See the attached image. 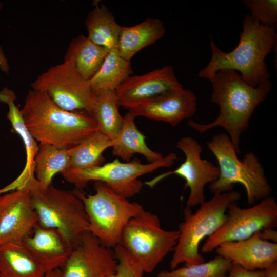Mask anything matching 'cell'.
<instances>
[{
    "label": "cell",
    "instance_id": "1",
    "mask_svg": "<svg viewBox=\"0 0 277 277\" xmlns=\"http://www.w3.org/2000/svg\"><path fill=\"white\" fill-rule=\"evenodd\" d=\"M209 80L212 86L211 101L219 106L220 113L210 123L201 124L190 120L188 124L200 133L214 127L224 128L239 155L241 135L247 129L256 107L270 92L271 83L268 81L253 87L231 69L219 70Z\"/></svg>",
    "mask_w": 277,
    "mask_h": 277
},
{
    "label": "cell",
    "instance_id": "2",
    "mask_svg": "<svg viewBox=\"0 0 277 277\" xmlns=\"http://www.w3.org/2000/svg\"><path fill=\"white\" fill-rule=\"evenodd\" d=\"M242 25L239 42L230 52L221 50L211 39V57L200 71V77L209 80L219 70L231 69L239 72L244 81L253 87L269 81L270 73L265 59L276 44V28L260 24L249 13Z\"/></svg>",
    "mask_w": 277,
    "mask_h": 277
},
{
    "label": "cell",
    "instance_id": "3",
    "mask_svg": "<svg viewBox=\"0 0 277 277\" xmlns=\"http://www.w3.org/2000/svg\"><path fill=\"white\" fill-rule=\"evenodd\" d=\"M21 111L29 131L41 144L68 149L98 130L92 116L65 110L45 93L32 89Z\"/></svg>",
    "mask_w": 277,
    "mask_h": 277
},
{
    "label": "cell",
    "instance_id": "4",
    "mask_svg": "<svg viewBox=\"0 0 277 277\" xmlns=\"http://www.w3.org/2000/svg\"><path fill=\"white\" fill-rule=\"evenodd\" d=\"M206 145L215 156L219 169L217 179L209 186L212 193L231 191L234 184H240L245 189L249 205L270 196L271 187L262 165L253 152L247 153L240 159L225 133L215 135Z\"/></svg>",
    "mask_w": 277,
    "mask_h": 277
},
{
    "label": "cell",
    "instance_id": "5",
    "mask_svg": "<svg viewBox=\"0 0 277 277\" xmlns=\"http://www.w3.org/2000/svg\"><path fill=\"white\" fill-rule=\"evenodd\" d=\"M240 198L241 194L236 191L215 193L195 212L190 207L185 208L184 221L179 225V238L170 263L171 269L181 263L190 266L205 262L199 252L201 242L222 226L227 219L228 207Z\"/></svg>",
    "mask_w": 277,
    "mask_h": 277
},
{
    "label": "cell",
    "instance_id": "6",
    "mask_svg": "<svg viewBox=\"0 0 277 277\" xmlns=\"http://www.w3.org/2000/svg\"><path fill=\"white\" fill-rule=\"evenodd\" d=\"M95 193L86 194L76 189L74 193L83 202L89 232L105 246L113 249L120 244L122 231L129 221L144 210L105 184L94 182Z\"/></svg>",
    "mask_w": 277,
    "mask_h": 277
},
{
    "label": "cell",
    "instance_id": "7",
    "mask_svg": "<svg viewBox=\"0 0 277 277\" xmlns=\"http://www.w3.org/2000/svg\"><path fill=\"white\" fill-rule=\"evenodd\" d=\"M32 203L38 224L57 229L73 249L89 232V223L82 200L74 192L55 187L31 191Z\"/></svg>",
    "mask_w": 277,
    "mask_h": 277
},
{
    "label": "cell",
    "instance_id": "8",
    "mask_svg": "<svg viewBox=\"0 0 277 277\" xmlns=\"http://www.w3.org/2000/svg\"><path fill=\"white\" fill-rule=\"evenodd\" d=\"M179 235L178 230L163 229L159 217L144 210L126 224L120 244L145 273H151L173 251Z\"/></svg>",
    "mask_w": 277,
    "mask_h": 277
},
{
    "label": "cell",
    "instance_id": "9",
    "mask_svg": "<svg viewBox=\"0 0 277 277\" xmlns=\"http://www.w3.org/2000/svg\"><path fill=\"white\" fill-rule=\"evenodd\" d=\"M178 159L170 152L157 161L143 164L137 157L131 161L122 162L115 159L101 166L77 170L68 168L61 174L64 179L78 190L91 181L101 182L118 194L132 197L142 190L144 184L138 178L162 167H170Z\"/></svg>",
    "mask_w": 277,
    "mask_h": 277
},
{
    "label": "cell",
    "instance_id": "10",
    "mask_svg": "<svg viewBox=\"0 0 277 277\" xmlns=\"http://www.w3.org/2000/svg\"><path fill=\"white\" fill-rule=\"evenodd\" d=\"M31 87L45 93L65 110L92 117L95 95L88 81L80 76L68 62L51 66L38 76Z\"/></svg>",
    "mask_w": 277,
    "mask_h": 277
},
{
    "label": "cell",
    "instance_id": "11",
    "mask_svg": "<svg viewBox=\"0 0 277 277\" xmlns=\"http://www.w3.org/2000/svg\"><path fill=\"white\" fill-rule=\"evenodd\" d=\"M227 213L226 222L207 239L202 246V252H212L224 242L243 240L258 231L276 227L277 204L275 199L270 196L247 208L232 203Z\"/></svg>",
    "mask_w": 277,
    "mask_h": 277
},
{
    "label": "cell",
    "instance_id": "12",
    "mask_svg": "<svg viewBox=\"0 0 277 277\" xmlns=\"http://www.w3.org/2000/svg\"><path fill=\"white\" fill-rule=\"evenodd\" d=\"M176 147L184 153V162L175 170L160 174L145 182V184L152 188L164 179L175 174L185 180V187L190 190L187 207L191 208L201 205L205 201L204 189L206 185L214 182L219 177V167L212 162L202 159L203 147L192 137L181 138Z\"/></svg>",
    "mask_w": 277,
    "mask_h": 277
},
{
    "label": "cell",
    "instance_id": "13",
    "mask_svg": "<svg viewBox=\"0 0 277 277\" xmlns=\"http://www.w3.org/2000/svg\"><path fill=\"white\" fill-rule=\"evenodd\" d=\"M117 263L113 250L87 232L60 268L59 277H110Z\"/></svg>",
    "mask_w": 277,
    "mask_h": 277
},
{
    "label": "cell",
    "instance_id": "14",
    "mask_svg": "<svg viewBox=\"0 0 277 277\" xmlns=\"http://www.w3.org/2000/svg\"><path fill=\"white\" fill-rule=\"evenodd\" d=\"M37 224L30 191L15 190L0 194V245L22 241Z\"/></svg>",
    "mask_w": 277,
    "mask_h": 277
},
{
    "label": "cell",
    "instance_id": "15",
    "mask_svg": "<svg viewBox=\"0 0 277 277\" xmlns=\"http://www.w3.org/2000/svg\"><path fill=\"white\" fill-rule=\"evenodd\" d=\"M196 106V97L193 92L182 88L132 105L127 109L136 117L165 122L174 127L191 117Z\"/></svg>",
    "mask_w": 277,
    "mask_h": 277
},
{
    "label": "cell",
    "instance_id": "16",
    "mask_svg": "<svg viewBox=\"0 0 277 277\" xmlns=\"http://www.w3.org/2000/svg\"><path fill=\"white\" fill-rule=\"evenodd\" d=\"M182 88L173 67L165 65L143 75L130 76L115 93L120 106L127 109L132 105Z\"/></svg>",
    "mask_w": 277,
    "mask_h": 277
},
{
    "label": "cell",
    "instance_id": "17",
    "mask_svg": "<svg viewBox=\"0 0 277 277\" xmlns=\"http://www.w3.org/2000/svg\"><path fill=\"white\" fill-rule=\"evenodd\" d=\"M16 96L14 92L4 88L0 91V102L8 106L7 118L13 130L20 136L23 142L26 155L25 167L19 176L10 184L0 189V194L15 190L33 191L38 188V183L34 174L35 158L38 144L25 125L21 110L16 106Z\"/></svg>",
    "mask_w": 277,
    "mask_h": 277
},
{
    "label": "cell",
    "instance_id": "18",
    "mask_svg": "<svg viewBox=\"0 0 277 277\" xmlns=\"http://www.w3.org/2000/svg\"><path fill=\"white\" fill-rule=\"evenodd\" d=\"M215 250L218 255L249 270L266 269L277 261V243L262 239L260 231L243 240L224 242Z\"/></svg>",
    "mask_w": 277,
    "mask_h": 277
},
{
    "label": "cell",
    "instance_id": "19",
    "mask_svg": "<svg viewBox=\"0 0 277 277\" xmlns=\"http://www.w3.org/2000/svg\"><path fill=\"white\" fill-rule=\"evenodd\" d=\"M22 242L46 273L60 269L73 249L59 230L44 227L38 224Z\"/></svg>",
    "mask_w": 277,
    "mask_h": 277
},
{
    "label": "cell",
    "instance_id": "20",
    "mask_svg": "<svg viewBox=\"0 0 277 277\" xmlns=\"http://www.w3.org/2000/svg\"><path fill=\"white\" fill-rule=\"evenodd\" d=\"M136 116L128 111L123 116V123L116 136L113 139L112 154L123 161L129 162L136 153L143 155L148 163L162 159L164 156L153 151L147 145L146 136L137 128Z\"/></svg>",
    "mask_w": 277,
    "mask_h": 277
},
{
    "label": "cell",
    "instance_id": "21",
    "mask_svg": "<svg viewBox=\"0 0 277 277\" xmlns=\"http://www.w3.org/2000/svg\"><path fill=\"white\" fill-rule=\"evenodd\" d=\"M165 28L159 19L147 18L132 26H121L117 51L124 59L130 61L145 47L155 43L165 33Z\"/></svg>",
    "mask_w": 277,
    "mask_h": 277
},
{
    "label": "cell",
    "instance_id": "22",
    "mask_svg": "<svg viewBox=\"0 0 277 277\" xmlns=\"http://www.w3.org/2000/svg\"><path fill=\"white\" fill-rule=\"evenodd\" d=\"M109 51L83 34L70 43L64 57L83 78L90 80L101 68Z\"/></svg>",
    "mask_w": 277,
    "mask_h": 277
},
{
    "label": "cell",
    "instance_id": "23",
    "mask_svg": "<svg viewBox=\"0 0 277 277\" xmlns=\"http://www.w3.org/2000/svg\"><path fill=\"white\" fill-rule=\"evenodd\" d=\"M46 273L22 241L0 245V277H44Z\"/></svg>",
    "mask_w": 277,
    "mask_h": 277
},
{
    "label": "cell",
    "instance_id": "24",
    "mask_svg": "<svg viewBox=\"0 0 277 277\" xmlns=\"http://www.w3.org/2000/svg\"><path fill=\"white\" fill-rule=\"evenodd\" d=\"M85 24L87 36L92 42L109 51L117 50L121 26L106 5H95L88 13Z\"/></svg>",
    "mask_w": 277,
    "mask_h": 277
},
{
    "label": "cell",
    "instance_id": "25",
    "mask_svg": "<svg viewBox=\"0 0 277 277\" xmlns=\"http://www.w3.org/2000/svg\"><path fill=\"white\" fill-rule=\"evenodd\" d=\"M133 73L131 62L121 57L114 50L108 52L98 71L88 82L96 96L115 91Z\"/></svg>",
    "mask_w": 277,
    "mask_h": 277
},
{
    "label": "cell",
    "instance_id": "26",
    "mask_svg": "<svg viewBox=\"0 0 277 277\" xmlns=\"http://www.w3.org/2000/svg\"><path fill=\"white\" fill-rule=\"evenodd\" d=\"M68 149L50 144H38L34 169L38 189L47 188L52 184L53 178L57 173H62L69 168Z\"/></svg>",
    "mask_w": 277,
    "mask_h": 277
},
{
    "label": "cell",
    "instance_id": "27",
    "mask_svg": "<svg viewBox=\"0 0 277 277\" xmlns=\"http://www.w3.org/2000/svg\"><path fill=\"white\" fill-rule=\"evenodd\" d=\"M113 140L97 131L77 145L68 149L70 169L81 170L101 166L104 151L113 145Z\"/></svg>",
    "mask_w": 277,
    "mask_h": 277
},
{
    "label": "cell",
    "instance_id": "28",
    "mask_svg": "<svg viewBox=\"0 0 277 277\" xmlns=\"http://www.w3.org/2000/svg\"><path fill=\"white\" fill-rule=\"evenodd\" d=\"M120 107L115 91H107L95 96L92 117L98 131L112 140L117 135L123 123Z\"/></svg>",
    "mask_w": 277,
    "mask_h": 277
},
{
    "label": "cell",
    "instance_id": "29",
    "mask_svg": "<svg viewBox=\"0 0 277 277\" xmlns=\"http://www.w3.org/2000/svg\"><path fill=\"white\" fill-rule=\"evenodd\" d=\"M232 265L229 260L217 255L207 262L160 271L157 277H226Z\"/></svg>",
    "mask_w": 277,
    "mask_h": 277
},
{
    "label": "cell",
    "instance_id": "30",
    "mask_svg": "<svg viewBox=\"0 0 277 277\" xmlns=\"http://www.w3.org/2000/svg\"><path fill=\"white\" fill-rule=\"evenodd\" d=\"M242 3L250 10L252 19L262 25L276 28V0H244Z\"/></svg>",
    "mask_w": 277,
    "mask_h": 277
},
{
    "label": "cell",
    "instance_id": "31",
    "mask_svg": "<svg viewBox=\"0 0 277 277\" xmlns=\"http://www.w3.org/2000/svg\"><path fill=\"white\" fill-rule=\"evenodd\" d=\"M117 263L115 272L110 277H144V271L120 245L113 248Z\"/></svg>",
    "mask_w": 277,
    "mask_h": 277
},
{
    "label": "cell",
    "instance_id": "32",
    "mask_svg": "<svg viewBox=\"0 0 277 277\" xmlns=\"http://www.w3.org/2000/svg\"><path fill=\"white\" fill-rule=\"evenodd\" d=\"M226 277H267V275L265 269L249 270L232 264Z\"/></svg>",
    "mask_w": 277,
    "mask_h": 277
},
{
    "label": "cell",
    "instance_id": "33",
    "mask_svg": "<svg viewBox=\"0 0 277 277\" xmlns=\"http://www.w3.org/2000/svg\"><path fill=\"white\" fill-rule=\"evenodd\" d=\"M261 238L273 243H277V231L274 228L265 229L260 231Z\"/></svg>",
    "mask_w": 277,
    "mask_h": 277
},
{
    "label": "cell",
    "instance_id": "34",
    "mask_svg": "<svg viewBox=\"0 0 277 277\" xmlns=\"http://www.w3.org/2000/svg\"><path fill=\"white\" fill-rule=\"evenodd\" d=\"M3 7V5L0 3V10ZM0 69L2 72L8 73L9 71L10 67L8 64V60L3 51L2 48L0 47Z\"/></svg>",
    "mask_w": 277,
    "mask_h": 277
},
{
    "label": "cell",
    "instance_id": "35",
    "mask_svg": "<svg viewBox=\"0 0 277 277\" xmlns=\"http://www.w3.org/2000/svg\"><path fill=\"white\" fill-rule=\"evenodd\" d=\"M265 270L267 277H277V262Z\"/></svg>",
    "mask_w": 277,
    "mask_h": 277
},
{
    "label": "cell",
    "instance_id": "36",
    "mask_svg": "<svg viewBox=\"0 0 277 277\" xmlns=\"http://www.w3.org/2000/svg\"><path fill=\"white\" fill-rule=\"evenodd\" d=\"M60 269H56L47 272L44 277H59Z\"/></svg>",
    "mask_w": 277,
    "mask_h": 277
}]
</instances>
